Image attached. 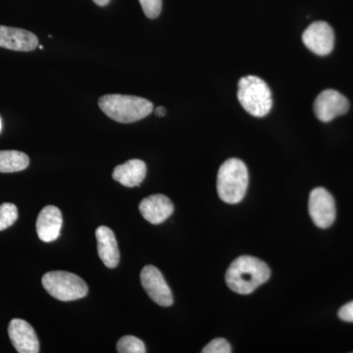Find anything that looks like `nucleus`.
<instances>
[{
    "instance_id": "nucleus-1",
    "label": "nucleus",
    "mask_w": 353,
    "mask_h": 353,
    "mask_svg": "<svg viewBox=\"0 0 353 353\" xmlns=\"http://www.w3.org/2000/svg\"><path fill=\"white\" fill-rule=\"evenodd\" d=\"M270 275V268L262 260L243 255L228 268L226 284L236 294H250L266 283Z\"/></svg>"
},
{
    "instance_id": "nucleus-2",
    "label": "nucleus",
    "mask_w": 353,
    "mask_h": 353,
    "mask_svg": "<svg viewBox=\"0 0 353 353\" xmlns=\"http://www.w3.org/2000/svg\"><path fill=\"white\" fill-rule=\"evenodd\" d=\"M99 106L102 112L119 123L138 122L153 110L152 102L134 95H103L99 99Z\"/></svg>"
},
{
    "instance_id": "nucleus-3",
    "label": "nucleus",
    "mask_w": 353,
    "mask_h": 353,
    "mask_svg": "<svg viewBox=\"0 0 353 353\" xmlns=\"http://www.w3.org/2000/svg\"><path fill=\"white\" fill-rule=\"evenodd\" d=\"M248 185V171L240 159L231 158L224 162L218 171L217 192L223 201L239 203L245 196Z\"/></svg>"
},
{
    "instance_id": "nucleus-4",
    "label": "nucleus",
    "mask_w": 353,
    "mask_h": 353,
    "mask_svg": "<svg viewBox=\"0 0 353 353\" xmlns=\"http://www.w3.org/2000/svg\"><path fill=\"white\" fill-rule=\"evenodd\" d=\"M238 99L246 112L264 117L273 106L272 92L267 83L256 76H245L238 85Z\"/></svg>"
},
{
    "instance_id": "nucleus-5",
    "label": "nucleus",
    "mask_w": 353,
    "mask_h": 353,
    "mask_svg": "<svg viewBox=\"0 0 353 353\" xmlns=\"http://www.w3.org/2000/svg\"><path fill=\"white\" fill-rule=\"evenodd\" d=\"M41 283L44 290L58 301H78L87 296L88 292L85 281L70 272H48L43 275Z\"/></svg>"
},
{
    "instance_id": "nucleus-6",
    "label": "nucleus",
    "mask_w": 353,
    "mask_h": 353,
    "mask_svg": "<svg viewBox=\"0 0 353 353\" xmlns=\"http://www.w3.org/2000/svg\"><path fill=\"white\" fill-rule=\"evenodd\" d=\"M309 214L316 226L327 229L336 220V203L328 190L316 188L311 192L308 203Z\"/></svg>"
},
{
    "instance_id": "nucleus-7",
    "label": "nucleus",
    "mask_w": 353,
    "mask_h": 353,
    "mask_svg": "<svg viewBox=\"0 0 353 353\" xmlns=\"http://www.w3.org/2000/svg\"><path fill=\"white\" fill-rule=\"evenodd\" d=\"M141 282L148 296L163 307H169L173 304V296L169 285L161 272L152 265H148L141 273Z\"/></svg>"
},
{
    "instance_id": "nucleus-8",
    "label": "nucleus",
    "mask_w": 353,
    "mask_h": 353,
    "mask_svg": "<svg viewBox=\"0 0 353 353\" xmlns=\"http://www.w3.org/2000/svg\"><path fill=\"white\" fill-rule=\"evenodd\" d=\"M304 46L319 57H327L334 50V32L328 23H312L303 34Z\"/></svg>"
},
{
    "instance_id": "nucleus-9",
    "label": "nucleus",
    "mask_w": 353,
    "mask_h": 353,
    "mask_svg": "<svg viewBox=\"0 0 353 353\" xmlns=\"http://www.w3.org/2000/svg\"><path fill=\"white\" fill-rule=\"evenodd\" d=\"M350 109V102L345 95L334 90H325L314 102L316 117L321 122L328 123L339 116L345 115Z\"/></svg>"
},
{
    "instance_id": "nucleus-10",
    "label": "nucleus",
    "mask_w": 353,
    "mask_h": 353,
    "mask_svg": "<svg viewBox=\"0 0 353 353\" xmlns=\"http://www.w3.org/2000/svg\"><path fill=\"white\" fill-rule=\"evenodd\" d=\"M9 338L19 353L39 352V341L34 328L27 321L13 319L9 323Z\"/></svg>"
},
{
    "instance_id": "nucleus-11",
    "label": "nucleus",
    "mask_w": 353,
    "mask_h": 353,
    "mask_svg": "<svg viewBox=\"0 0 353 353\" xmlns=\"http://www.w3.org/2000/svg\"><path fill=\"white\" fill-rule=\"evenodd\" d=\"M39 46L36 34L18 28L0 26V48L14 51H32Z\"/></svg>"
},
{
    "instance_id": "nucleus-12",
    "label": "nucleus",
    "mask_w": 353,
    "mask_h": 353,
    "mask_svg": "<svg viewBox=\"0 0 353 353\" xmlns=\"http://www.w3.org/2000/svg\"><path fill=\"white\" fill-rule=\"evenodd\" d=\"M139 212L148 222L158 225L173 214L174 205L164 194H153L141 202Z\"/></svg>"
},
{
    "instance_id": "nucleus-13",
    "label": "nucleus",
    "mask_w": 353,
    "mask_h": 353,
    "mask_svg": "<svg viewBox=\"0 0 353 353\" xmlns=\"http://www.w3.org/2000/svg\"><path fill=\"white\" fill-rule=\"evenodd\" d=\"M61 211L57 206L48 205L43 208L37 220V233L39 240L50 243L57 240L61 233Z\"/></svg>"
},
{
    "instance_id": "nucleus-14",
    "label": "nucleus",
    "mask_w": 353,
    "mask_h": 353,
    "mask_svg": "<svg viewBox=\"0 0 353 353\" xmlns=\"http://www.w3.org/2000/svg\"><path fill=\"white\" fill-rule=\"evenodd\" d=\"M99 259L108 268H116L119 264L120 252L112 230L106 226L97 228L95 232Z\"/></svg>"
},
{
    "instance_id": "nucleus-15",
    "label": "nucleus",
    "mask_w": 353,
    "mask_h": 353,
    "mask_svg": "<svg viewBox=\"0 0 353 353\" xmlns=\"http://www.w3.org/2000/svg\"><path fill=\"white\" fill-rule=\"evenodd\" d=\"M145 176L146 165L139 159L129 160L126 163L118 165L112 174L116 182L128 188L139 187Z\"/></svg>"
},
{
    "instance_id": "nucleus-16",
    "label": "nucleus",
    "mask_w": 353,
    "mask_h": 353,
    "mask_svg": "<svg viewBox=\"0 0 353 353\" xmlns=\"http://www.w3.org/2000/svg\"><path fill=\"white\" fill-rule=\"evenodd\" d=\"M29 164V157L24 152L18 150H0V173L23 171Z\"/></svg>"
},
{
    "instance_id": "nucleus-17",
    "label": "nucleus",
    "mask_w": 353,
    "mask_h": 353,
    "mask_svg": "<svg viewBox=\"0 0 353 353\" xmlns=\"http://www.w3.org/2000/svg\"><path fill=\"white\" fill-rule=\"evenodd\" d=\"M117 352L119 353H145V345L143 341L137 336H125L117 343Z\"/></svg>"
},
{
    "instance_id": "nucleus-18",
    "label": "nucleus",
    "mask_w": 353,
    "mask_h": 353,
    "mask_svg": "<svg viewBox=\"0 0 353 353\" xmlns=\"http://www.w3.org/2000/svg\"><path fill=\"white\" fill-rule=\"evenodd\" d=\"M18 219V209L15 204L3 203L0 205V231L12 226Z\"/></svg>"
},
{
    "instance_id": "nucleus-19",
    "label": "nucleus",
    "mask_w": 353,
    "mask_h": 353,
    "mask_svg": "<svg viewBox=\"0 0 353 353\" xmlns=\"http://www.w3.org/2000/svg\"><path fill=\"white\" fill-rule=\"evenodd\" d=\"M146 17L155 19L162 10V0H139Z\"/></svg>"
},
{
    "instance_id": "nucleus-20",
    "label": "nucleus",
    "mask_w": 353,
    "mask_h": 353,
    "mask_svg": "<svg viewBox=\"0 0 353 353\" xmlns=\"http://www.w3.org/2000/svg\"><path fill=\"white\" fill-rule=\"evenodd\" d=\"M202 353H230L232 352L231 345L224 339H215L211 341L201 350Z\"/></svg>"
},
{
    "instance_id": "nucleus-21",
    "label": "nucleus",
    "mask_w": 353,
    "mask_h": 353,
    "mask_svg": "<svg viewBox=\"0 0 353 353\" xmlns=\"http://www.w3.org/2000/svg\"><path fill=\"white\" fill-rule=\"evenodd\" d=\"M339 317L343 321L353 323V301L343 305L339 311Z\"/></svg>"
},
{
    "instance_id": "nucleus-22",
    "label": "nucleus",
    "mask_w": 353,
    "mask_h": 353,
    "mask_svg": "<svg viewBox=\"0 0 353 353\" xmlns=\"http://www.w3.org/2000/svg\"><path fill=\"white\" fill-rule=\"evenodd\" d=\"M155 114H157L158 117H163V116L166 115V109L162 108V106H159V108H157Z\"/></svg>"
},
{
    "instance_id": "nucleus-23",
    "label": "nucleus",
    "mask_w": 353,
    "mask_h": 353,
    "mask_svg": "<svg viewBox=\"0 0 353 353\" xmlns=\"http://www.w3.org/2000/svg\"><path fill=\"white\" fill-rule=\"evenodd\" d=\"M109 1H110V0H94V3L99 6H108Z\"/></svg>"
},
{
    "instance_id": "nucleus-24",
    "label": "nucleus",
    "mask_w": 353,
    "mask_h": 353,
    "mask_svg": "<svg viewBox=\"0 0 353 353\" xmlns=\"http://www.w3.org/2000/svg\"><path fill=\"white\" fill-rule=\"evenodd\" d=\"M0 132H1V119H0Z\"/></svg>"
}]
</instances>
